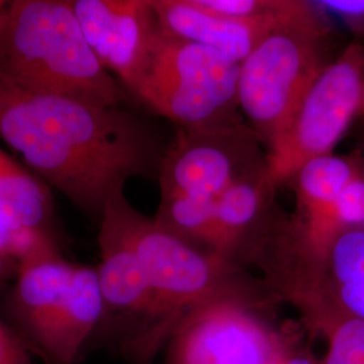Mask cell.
Wrapping results in <instances>:
<instances>
[{
    "mask_svg": "<svg viewBox=\"0 0 364 364\" xmlns=\"http://www.w3.org/2000/svg\"><path fill=\"white\" fill-rule=\"evenodd\" d=\"M352 156L356 159L358 171L336 200L332 216L335 235L346 228L364 225V166L355 153Z\"/></svg>",
    "mask_w": 364,
    "mask_h": 364,
    "instance_id": "obj_17",
    "label": "cell"
},
{
    "mask_svg": "<svg viewBox=\"0 0 364 364\" xmlns=\"http://www.w3.org/2000/svg\"><path fill=\"white\" fill-rule=\"evenodd\" d=\"M159 30L171 38L181 39L220 53L242 64L273 26L279 11L259 21H234L198 9L192 0H151Z\"/></svg>",
    "mask_w": 364,
    "mask_h": 364,
    "instance_id": "obj_13",
    "label": "cell"
},
{
    "mask_svg": "<svg viewBox=\"0 0 364 364\" xmlns=\"http://www.w3.org/2000/svg\"><path fill=\"white\" fill-rule=\"evenodd\" d=\"M266 284L277 299L311 294L364 323V225L340 231L311 259L275 269Z\"/></svg>",
    "mask_w": 364,
    "mask_h": 364,
    "instance_id": "obj_10",
    "label": "cell"
},
{
    "mask_svg": "<svg viewBox=\"0 0 364 364\" xmlns=\"http://www.w3.org/2000/svg\"><path fill=\"white\" fill-rule=\"evenodd\" d=\"M0 76L27 91L119 107L122 84L92 52L70 0H11Z\"/></svg>",
    "mask_w": 364,
    "mask_h": 364,
    "instance_id": "obj_2",
    "label": "cell"
},
{
    "mask_svg": "<svg viewBox=\"0 0 364 364\" xmlns=\"http://www.w3.org/2000/svg\"><path fill=\"white\" fill-rule=\"evenodd\" d=\"M123 216L156 301L154 320L135 350L138 355H151L186 314L201 306L239 301L263 309L277 299L264 281L166 232L134 208L127 197Z\"/></svg>",
    "mask_w": 364,
    "mask_h": 364,
    "instance_id": "obj_3",
    "label": "cell"
},
{
    "mask_svg": "<svg viewBox=\"0 0 364 364\" xmlns=\"http://www.w3.org/2000/svg\"><path fill=\"white\" fill-rule=\"evenodd\" d=\"M259 311L239 301L195 309L168 340L166 364H278L289 347Z\"/></svg>",
    "mask_w": 364,
    "mask_h": 364,
    "instance_id": "obj_8",
    "label": "cell"
},
{
    "mask_svg": "<svg viewBox=\"0 0 364 364\" xmlns=\"http://www.w3.org/2000/svg\"><path fill=\"white\" fill-rule=\"evenodd\" d=\"M240 64L208 48L158 31L129 92L178 130L204 131L245 123L237 97Z\"/></svg>",
    "mask_w": 364,
    "mask_h": 364,
    "instance_id": "obj_5",
    "label": "cell"
},
{
    "mask_svg": "<svg viewBox=\"0 0 364 364\" xmlns=\"http://www.w3.org/2000/svg\"><path fill=\"white\" fill-rule=\"evenodd\" d=\"M10 3L11 0H0V34L1 30L4 27V23L7 21V15H9V10H10Z\"/></svg>",
    "mask_w": 364,
    "mask_h": 364,
    "instance_id": "obj_23",
    "label": "cell"
},
{
    "mask_svg": "<svg viewBox=\"0 0 364 364\" xmlns=\"http://www.w3.org/2000/svg\"><path fill=\"white\" fill-rule=\"evenodd\" d=\"M278 364H321L316 363L311 355L304 352H294L291 350L285 353V356L278 362Z\"/></svg>",
    "mask_w": 364,
    "mask_h": 364,
    "instance_id": "obj_22",
    "label": "cell"
},
{
    "mask_svg": "<svg viewBox=\"0 0 364 364\" xmlns=\"http://www.w3.org/2000/svg\"><path fill=\"white\" fill-rule=\"evenodd\" d=\"M207 13L234 21H259L277 13L284 0H192Z\"/></svg>",
    "mask_w": 364,
    "mask_h": 364,
    "instance_id": "obj_18",
    "label": "cell"
},
{
    "mask_svg": "<svg viewBox=\"0 0 364 364\" xmlns=\"http://www.w3.org/2000/svg\"><path fill=\"white\" fill-rule=\"evenodd\" d=\"M314 4L341 19L356 34L364 36V0H321Z\"/></svg>",
    "mask_w": 364,
    "mask_h": 364,
    "instance_id": "obj_19",
    "label": "cell"
},
{
    "mask_svg": "<svg viewBox=\"0 0 364 364\" xmlns=\"http://www.w3.org/2000/svg\"><path fill=\"white\" fill-rule=\"evenodd\" d=\"M0 364H34L30 350L10 324L0 317Z\"/></svg>",
    "mask_w": 364,
    "mask_h": 364,
    "instance_id": "obj_20",
    "label": "cell"
},
{
    "mask_svg": "<svg viewBox=\"0 0 364 364\" xmlns=\"http://www.w3.org/2000/svg\"><path fill=\"white\" fill-rule=\"evenodd\" d=\"M289 301L308 326L326 340L321 364H364V323L336 311L311 294H293Z\"/></svg>",
    "mask_w": 364,
    "mask_h": 364,
    "instance_id": "obj_15",
    "label": "cell"
},
{
    "mask_svg": "<svg viewBox=\"0 0 364 364\" xmlns=\"http://www.w3.org/2000/svg\"><path fill=\"white\" fill-rule=\"evenodd\" d=\"M76 264L58 243L30 248L16 262V279L7 299V323L30 351H37L68 306Z\"/></svg>",
    "mask_w": 364,
    "mask_h": 364,
    "instance_id": "obj_12",
    "label": "cell"
},
{
    "mask_svg": "<svg viewBox=\"0 0 364 364\" xmlns=\"http://www.w3.org/2000/svg\"><path fill=\"white\" fill-rule=\"evenodd\" d=\"M0 138L49 188L97 221L131 178L158 180L166 150L129 111L27 91L1 76Z\"/></svg>",
    "mask_w": 364,
    "mask_h": 364,
    "instance_id": "obj_1",
    "label": "cell"
},
{
    "mask_svg": "<svg viewBox=\"0 0 364 364\" xmlns=\"http://www.w3.org/2000/svg\"><path fill=\"white\" fill-rule=\"evenodd\" d=\"M355 153H356V156H359V159L362 161V164L364 165V150H362V149H358Z\"/></svg>",
    "mask_w": 364,
    "mask_h": 364,
    "instance_id": "obj_26",
    "label": "cell"
},
{
    "mask_svg": "<svg viewBox=\"0 0 364 364\" xmlns=\"http://www.w3.org/2000/svg\"><path fill=\"white\" fill-rule=\"evenodd\" d=\"M43 243V242H41ZM39 245V243H37ZM37 245H28L21 237L15 236L10 232L1 223H0V257L16 266V262L19 258L26 254L30 248L36 247Z\"/></svg>",
    "mask_w": 364,
    "mask_h": 364,
    "instance_id": "obj_21",
    "label": "cell"
},
{
    "mask_svg": "<svg viewBox=\"0 0 364 364\" xmlns=\"http://www.w3.org/2000/svg\"><path fill=\"white\" fill-rule=\"evenodd\" d=\"M70 6L92 52L129 91L159 31L151 0H70Z\"/></svg>",
    "mask_w": 364,
    "mask_h": 364,
    "instance_id": "obj_11",
    "label": "cell"
},
{
    "mask_svg": "<svg viewBox=\"0 0 364 364\" xmlns=\"http://www.w3.org/2000/svg\"><path fill=\"white\" fill-rule=\"evenodd\" d=\"M359 149H362V150H364V144L363 146H362V147H359Z\"/></svg>",
    "mask_w": 364,
    "mask_h": 364,
    "instance_id": "obj_27",
    "label": "cell"
},
{
    "mask_svg": "<svg viewBox=\"0 0 364 364\" xmlns=\"http://www.w3.org/2000/svg\"><path fill=\"white\" fill-rule=\"evenodd\" d=\"M14 263L11 262H9V260L4 259V258H1L0 257V277H3L6 272H7V269H9V266H13ZM15 266V264H14ZM16 267V266H15Z\"/></svg>",
    "mask_w": 364,
    "mask_h": 364,
    "instance_id": "obj_24",
    "label": "cell"
},
{
    "mask_svg": "<svg viewBox=\"0 0 364 364\" xmlns=\"http://www.w3.org/2000/svg\"><path fill=\"white\" fill-rule=\"evenodd\" d=\"M124 191L117 192L105 204L99 221L100 263L96 269L105 299L103 323L105 318L114 317L136 326L131 338V344L136 350L153 324L156 301L144 263L131 242L124 221Z\"/></svg>",
    "mask_w": 364,
    "mask_h": 364,
    "instance_id": "obj_9",
    "label": "cell"
},
{
    "mask_svg": "<svg viewBox=\"0 0 364 364\" xmlns=\"http://www.w3.org/2000/svg\"><path fill=\"white\" fill-rule=\"evenodd\" d=\"M358 117H364V90L363 95H362V100H360V105H359V112H358Z\"/></svg>",
    "mask_w": 364,
    "mask_h": 364,
    "instance_id": "obj_25",
    "label": "cell"
},
{
    "mask_svg": "<svg viewBox=\"0 0 364 364\" xmlns=\"http://www.w3.org/2000/svg\"><path fill=\"white\" fill-rule=\"evenodd\" d=\"M264 166V146L248 123L213 130H178L165 150L158 182L161 195L216 200L235 182Z\"/></svg>",
    "mask_w": 364,
    "mask_h": 364,
    "instance_id": "obj_7",
    "label": "cell"
},
{
    "mask_svg": "<svg viewBox=\"0 0 364 364\" xmlns=\"http://www.w3.org/2000/svg\"><path fill=\"white\" fill-rule=\"evenodd\" d=\"M331 26L314 1L285 0L272 28L240 64L237 97L266 154L285 135L314 81L332 60Z\"/></svg>",
    "mask_w": 364,
    "mask_h": 364,
    "instance_id": "obj_4",
    "label": "cell"
},
{
    "mask_svg": "<svg viewBox=\"0 0 364 364\" xmlns=\"http://www.w3.org/2000/svg\"><path fill=\"white\" fill-rule=\"evenodd\" d=\"M0 223L28 245L58 243L48 183L0 150Z\"/></svg>",
    "mask_w": 364,
    "mask_h": 364,
    "instance_id": "obj_14",
    "label": "cell"
},
{
    "mask_svg": "<svg viewBox=\"0 0 364 364\" xmlns=\"http://www.w3.org/2000/svg\"><path fill=\"white\" fill-rule=\"evenodd\" d=\"M364 90V45L352 42L317 77L285 135L267 156L274 185H287L305 164L333 154L358 117Z\"/></svg>",
    "mask_w": 364,
    "mask_h": 364,
    "instance_id": "obj_6",
    "label": "cell"
},
{
    "mask_svg": "<svg viewBox=\"0 0 364 364\" xmlns=\"http://www.w3.org/2000/svg\"><path fill=\"white\" fill-rule=\"evenodd\" d=\"M153 220L158 227L185 243L220 258L215 200L161 195L158 212Z\"/></svg>",
    "mask_w": 364,
    "mask_h": 364,
    "instance_id": "obj_16",
    "label": "cell"
}]
</instances>
